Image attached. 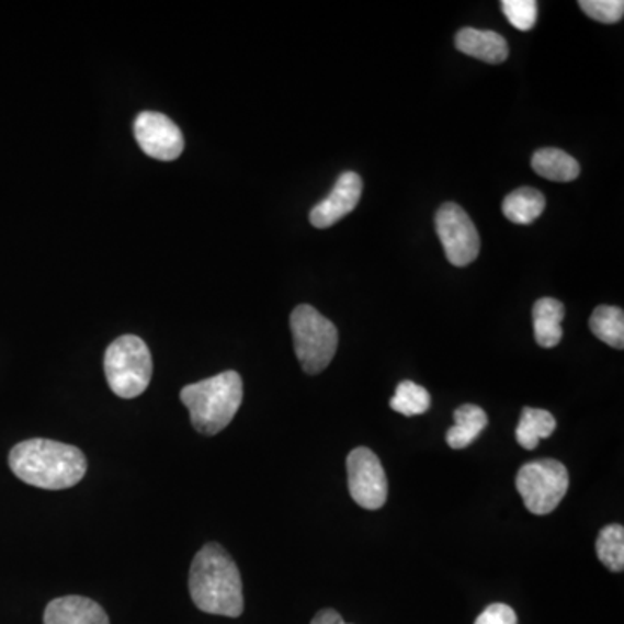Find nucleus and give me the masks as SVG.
<instances>
[{"label":"nucleus","instance_id":"1","mask_svg":"<svg viewBox=\"0 0 624 624\" xmlns=\"http://www.w3.org/2000/svg\"><path fill=\"white\" fill-rule=\"evenodd\" d=\"M9 467L18 479L35 488L59 491L73 488L88 472L79 447L50 439H29L9 453Z\"/></svg>","mask_w":624,"mask_h":624},{"label":"nucleus","instance_id":"2","mask_svg":"<svg viewBox=\"0 0 624 624\" xmlns=\"http://www.w3.org/2000/svg\"><path fill=\"white\" fill-rule=\"evenodd\" d=\"M190 593L200 611L215 616L243 614V583L240 569L219 543H207L193 558Z\"/></svg>","mask_w":624,"mask_h":624},{"label":"nucleus","instance_id":"3","mask_svg":"<svg viewBox=\"0 0 624 624\" xmlns=\"http://www.w3.org/2000/svg\"><path fill=\"white\" fill-rule=\"evenodd\" d=\"M181 401L190 410L191 423L203 435L219 434L232 422L243 402V381L240 373L223 372L207 381L186 385Z\"/></svg>","mask_w":624,"mask_h":624},{"label":"nucleus","instance_id":"4","mask_svg":"<svg viewBox=\"0 0 624 624\" xmlns=\"http://www.w3.org/2000/svg\"><path fill=\"white\" fill-rule=\"evenodd\" d=\"M107 385L122 399H134L148 389L154 375V360L145 340L124 336L110 343L104 354Z\"/></svg>","mask_w":624,"mask_h":624},{"label":"nucleus","instance_id":"5","mask_svg":"<svg viewBox=\"0 0 624 624\" xmlns=\"http://www.w3.org/2000/svg\"><path fill=\"white\" fill-rule=\"evenodd\" d=\"M290 328L294 336V348L297 360L304 372L318 375L336 358L339 348V331L330 319L313 306L295 307L290 316Z\"/></svg>","mask_w":624,"mask_h":624},{"label":"nucleus","instance_id":"6","mask_svg":"<svg viewBox=\"0 0 624 624\" xmlns=\"http://www.w3.org/2000/svg\"><path fill=\"white\" fill-rule=\"evenodd\" d=\"M525 509L534 515L554 512L569 489V472L557 460H536L525 464L515 479Z\"/></svg>","mask_w":624,"mask_h":624},{"label":"nucleus","instance_id":"7","mask_svg":"<svg viewBox=\"0 0 624 624\" xmlns=\"http://www.w3.org/2000/svg\"><path fill=\"white\" fill-rule=\"evenodd\" d=\"M435 228L451 264L465 268L476 261L480 252L479 232L464 208L456 203H444L435 215Z\"/></svg>","mask_w":624,"mask_h":624},{"label":"nucleus","instance_id":"8","mask_svg":"<svg viewBox=\"0 0 624 624\" xmlns=\"http://www.w3.org/2000/svg\"><path fill=\"white\" fill-rule=\"evenodd\" d=\"M349 492L361 509L378 510L387 501V476L381 460L368 447H356L348 456Z\"/></svg>","mask_w":624,"mask_h":624},{"label":"nucleus","instance_id":"9","mask_svg":"<svg viewBox=\"0 0 624 624\" xmlns=\"http://www.w3.org/2000/svg\"><path fill=\"white\" fill-rule=\"evenodd\" d=\"M137 145L155 160L172 161L181 157L184 137L181 128L169 116L157 112H143L134 124Z\"/></svg>","mask_w":624,"mask_h":624},{"label":"nucleus","instance_id":"10","mask_svg":"<svg viewBox=\"0 0 624 624\" xmlns=\"http://www.w3.org/2000/svg\"><path fill=\"white\" fill-rule=\"evenodd\" d=\"M361 195H363V181L360 175L356 172H343L337 179L330 195L310 211V224L318 229L331 228L358 207Z\"/></svg>","mask_w":624,"mask_h":624},{"label":"nucleus","instance_id":"11","mask_svg":"<svg viewBox=\"0 0 624 624\" xmlns=\"http://www.w3.org/2000/svg\"><path fill=\"white\" fill-rule=\"evenodd\" d=\"M44 624H110V620L94 600L68 595L49 602L44 612Z\"/></svg>","mask_w":624,"mask_h":624},{"label":"nucleus","instance_id":"12","mask_svg":"<svg viewBox=\"0 0 624 624\" xmlns=\"http://www.w3.org/2000/svg\"><path fill=\"white\" fill-rule=\"evenodd\" d=\"M455 46L460 53L467 54L479 61L489 65H500L509 58V44L497 32L489 30L467 29L460 30L455 37Z\"/></svg>","mask_w":624,"mask_h":624},{"label":"nucleus","instance_id":"13","mask_svg":"<svg viewBox=\"0 0 624 624\" xmlns=\"http://www.w3.org/2000/svg\"><path fill=\"white\" fill-rule=\"evenodd\" d=\"M566 316L564 304L557 298L543 297L534 304V339L545 349L557 348L563 340V321Z\"/></svg>","mask_w":624,"mask_h":624},{"label":"nucleus","instance_id":"14","mask_svg":"<svg viewBox=\"0 0 624 624\" xmlns=\"http://www.w3.org/2000/svg\"><path fill=\"white\" fill-rule=\"evenodd\" d=\"M488 426V415L476 405L460 406L455 411V426L447 430L446 443L453 450L470 446Z\"/></svg>","mask_w":624,"mask_h":624},{"label":"nucleus","instance_id":"15","mask_svg":"<svg viewBox=\"0 0 624 624\" xmlns=\"http://www.w3.org/2000/svg\"><path fill=\"white\" fill-rule=\"evenodd\" d=\"M534 172L554 182H571L578 179L579 163L563 149H537L531 160Z\"/></svg>","mask_w":624,"mask_h":624},{"label":"nucleus","instance_id":"16","mask_svg":"<svg viewBox=\"0 0 624 624\" xmlns=\"http://www.w3.org/2000/svg\"><path fill=\"white\" fill-rule=\"evenodd\" d=\"M545 207L546 200L543 193L534 190V188L524 186L512 191L503 200V207L501 208H503V215L510 223L527 226L543 214Z\"/></svg>","mask_w":624,"mask_h":624},{"label":"nucleus","instance_id":"17","mask_svg":"<svg viewBox=\"0 0 624 624\" xmlns=\"http://www.w3.org/2000/svg\"><path fill=\"white\" fill-rule=\"evenodd\" d=\"M555 429H557V420L551 411L524 408L518 430H515V438H518L519 446L524 450H536L540 441L551 438Z\"/></svg>","mask_w":624,"mask_h":624},{"label":"nucleus","instance_id":"18","mask_svg":"<svg viewBox=\"0 0 624 624\" xmlns=\"http://www.w3.org/2000/svg\"><path fill=\"white\" fill-rule=\"evenodd\" d=\"M593 336L611 348H624V313L621 307L599 306L590 318Z\"/></svg>","mask_w":624,"mask_h":624},{"label":"nucleus","instance_id":"19","mask_svg":"<svg viewBox=\"0 0 624 624\" xmlns=\"http://www.w3.org/2000/svg\"><path fill=\"white\" fill-rule=\"evenodd\" d=\"M597 555L609 571L623 572L624 527L621 524L605 525L597 537Z\"/></svg>","mask_w":624,"mask_h":624},{"label":"nucleus","instance_id":"20","mask_svg":"<svg viewBox=\"0 0 624 624\" xmlns=\"http://www.w3.org/2000/svg\"><path fill=\"white\" fill-rule=\"evenodd\" d=\"M430 402L432 399L429 390L415 382L405 381L397 385L396 394L390 399V408L405 417H417L429 410Z\"/></svg>","mask_w":624,"mask_h":624},{"label":"nucleus","instance_id":"21","mask_svg":"<svg viewBox=\"0 0 624 624\" xmlns=\"http://www.w3.org/2000/svg\"><path fill=\"white\" fill-rule=\"evenodd\" d=\"M501 11L510 25L521 32H530L536 25L537 2L534 0H503Z\"/></svg>","mask_w":624,"mask_h":624},{"label":"nucleus","instance_id":"22","mask_svg":"<svg viewBox=\"0 0 624 624\" xmlns=\"http://www.w3.org/2000/svg\"><path fill=\"white\" fill-rule=\"evenodd\" d=\"M579 8L583 9L591 20L608 25L617 23L624 16L623 0H579Z\"/></svg>","mask_w":624,"mask_h":624},{"label":"nucleus","instance_id":"23","mask_svg":"<svg viewBox=\"0 0 624 624\" xmlns=\"http://www.w3.org/2000/svg\"><path fill=\"white\" fill-rule=\"evenodd\" d=\"M476 624H518V614L507 604H491L479 614Z\"/></svg>","mask_w":624,"mask_h":624},{"label":"nucleus","instance_id":"24","mask_svg":"<svg viewBox=\"0 0 624 624\" xmlns=\"http://www.w3.org/2000/svg\"><path fill=\"white\" fill-rule=\"evenodd\" d=\"M310 624H348L342 620L339 612L333 611V609H322L316 614L315 620L310 621Z\"/></svg>","mask_w":624,"mask_h":624}]
</instances>
